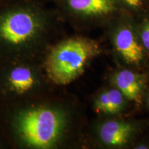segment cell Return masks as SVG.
I'll use <instances>...</instances> for the list:
<instances>
[{
  "mask_svg": "<svg viewBox=\"0 0 149 149\" xmlns=\"http://www.w3.org/2000/svg\"><path fill=\"white\" fill-rule=\"evenodd\" d=\"M148 102H149V97H148Z\"/></svg>",
  "mask_w": 149,
  "mask_h": 149,
  "instance_id": "14",
  "label": "cell"
},
{
  "mask_svg": "<svg viewBox=\"0 0 149 149\" xmlns=\"http://www.w3.org/2000/svg\"><path fill=\"white\" fill-rule=\"evenodd\" d=\"M38 1V2H42L45 3H51L52 0H0V6L3 5L8 4V3L18 2V1Z\"/></svg>",
  "mask_w": 149,
  "mask_h": 149,
  "instance_id": "12",
  "label": "cell"
},
{
  "mask_svg": "<svg viewBox=\"0 0 149 149\" xmlns=\"http://www.w3.org/2000/svg\"><path fill=\"white\" fill-rule=\"evenodd\" d=\"M124 104V96L118 89H110L100 93L94 100L96 113L115 114L120 112Z\"/></svg>",
  "mask_w": 149,
  "mask_h": 149,
  "instance_id": "9",
  "label": "cell"
},
{
  "mask_svg": "<svg viewBox=\"0 0 149 149\" xmlns=\"http://www.w3.org/2000/svg\"><path fill=\"white\" fill-rule=\"evenodd\" d=\"M62 19L48 3L23 1L0 6V61L42 59Z\"/></svg>",
  "mask_w": 149,
  "mask_h": 149,
  "instance_id": "2",
  "label": "cell"
},
{
  "mask_svg": "<svg viewBox=\"0 0 149 149\" xmlns=\"http://www.w3.org/2000/svg\"><path fill=\"white\" fill-rule=\"evenodd\" d=\"M141 44L149 51V12L145 13L141 17V21L137 24Z\"/></svg>",
  "mask_w": 149,
  "mask_h": 149,
  "instance_id": "11",
  "label": "cell"
},
{
  "mask_svg": "<svg viewBox=\"0 0 149 149\" xmlns=\"http://www.w3.org/2000/svg\"><path fill=\"white\" fill-rule=\"evenodd\" d=\"M101 53L96 41L82 35L59 39L48 48L42 62L48 79L55 86L72 83Z\"/></svg>",
  "mask_w": 149,
  "mask_h": 149,
  "instance_id": "3",
  "label": "cell"
},
{
  "mask_svg": "<svg viewBox=\"0 0 149 149\" xmlns=\"http://www.w3.org/2000/svg\"><path fill=\"white\" fill-rule=\"evenodd\" d=\"M113 21V40L117 52L127 64H139L144 58V49L137 40V23L126 12L119 15Z\"/></svg>",
  "mask_w": 149,
  "mask_h": 149,
  "instance_id": "6",
  "label": "cell"
},
{
  "mask_svg": "<svg viewBox=\"0 0 149 149\" xmlns=\"http://www.w3.org/2000/svg\"><path fill=\"white\" fill-rule=\"evenodd\" d=\"M114 81L124 97L138 105L141 104L143 84L138 74L128 70H120L115 74Z\"/></svg>",
  "mask_w": 149,
  "mask_h": 149,
  "instance_id": "8",
  "label": "cell"
},
{
  "mask_svg": "<svg viewBox=\"0 0 149 149\" xmlns=\"http://www.w3.org/2000/svg\"><path fill=\"white\" fill-rule=\"evenodd\" d=\"M120 1L126 13L142 14L143 15L147 13L148 0H120Z\"/></svg>",
  "mask_w": 149,
  "mask_h": 149,
  "instance_id": "10",
  "label": "cell"
},
{
  "mask_svg": "<svg viewBox=\"0 0 149 149\" xmlns=\"http://www.w3.org/2000/svg\"><path fill=\"white\" fill-rule=\"evenodd\" d=\"M42 59L0 61V104L24 101L52 92L55 86L48 79Z\"/></svg>",
  "mask_w": 149,
  "mask_h": 149,
  "instance_id": "4",
  "label": "cell"
},
{
  "mask_svg": "<svg viewBox=\"0 0 149 149\" xmlns=\"http://www.w3.org/2000/svg\"><path fill=\"white\" fill-rule=\"evenodd\" d=\"M52 92L0 104V133L13 149H57L71 135L73 113Z\"/></svg>",
  "mask_w": 149,
  "mask_h": 149,
  "instance_id": "1",
  "label": "cell"
},
{
  "mask_svg": "<svg viewBox=\"0 0 149 149\" xmlns=\"http://www.w3.org/2000/svg\"><path fill=\"white\" fill-rule=\"evenodd\" d=\"M10 148L9 145L3 135L0 133V149H8Z\"/></svg>",
  "mask_w": 149,
  "mask_h": 149,
  "instance_id": "13",
  "label": "cell"
},
{
  "mask_svg": "<svg viewBox=\"0 0 149 149\" xmlns=\"http://www.w3.org/2000/svg\"><path fill=\"white\" fill-rule=\"evenodd\" d=\"M133 131L129 123L117 120L104 122L98 128V137L102 143L109 146L119 147L125 145Z\"/></svg>",
  "mask_w": 149,
  "mask_h": 149,
  "instance_id": "7",
  "label": "cell"
},
{
  "mask_svg": "<svg viewBox=\"0 0 149 149\" xmlns=\"http://www.w3.org/2000/svg\"><path fill=\"white\" fill-rule=\"evenodd\" d=\"M62 19L78 26L111 22L126 12L120 0H52Z\"/></svg>",
  "mask_w": 149,
  "mask_h": 149,
  "instance_id": "5",
  "label": "cell"
}]
</instances>
